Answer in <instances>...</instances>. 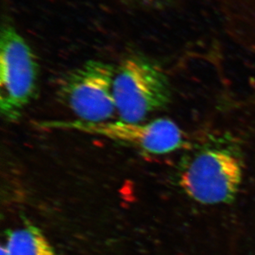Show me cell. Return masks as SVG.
<instances>
[{
    "instance_id": "obj_1",
    "label": "cell",
    "mask_w": 255,
    "mask_h": 255,
    "mask_svg": "<svg viewBox=\"0 0 255 255\" xmlns=\"http://www.w3.org/2000/svg\"><path fill=\"white\" fill-rule=\"evenodd\" d=\"M117 114L121 120L142 123L170 101L169 80L151 61L130 56L116 69L114 85Z\"/></svg>"
},
{
    "instance_id": "obj_3",
    "label": "cell",
    "mask_w": 255,
    "mask_h": 255,
    "mask_svg": "<svg viewBox=\"0 0 255 255\" xmlns=\"http://www.w3.org/2000/svg\"><path fill=\"white\" fill-rule=\"evenodd\" d=\"M38 64L18 31L5 25L0 41V112L8 122L18 120L36 90Z\"/></svg>"
},
{
    "instance_id": "obj_6",
    "label": "cell",
    "mask_w": 255,
    "mask_h": 255,
    "mask_svg": "<svg viewBox=\"0 0 255 255\" xmlns=\"http://www.w3.org/2000/svg\"><path fill=\"white\" fill-rule=\"evenodd\" d=\"M8 255H59L42 231L25 220L24 226L6 231Z\"/></svg>"
},
{
    "instance_id": "obj_4",
    "label": "cell",
    "mask_w": 255,
    "mask_h": 255,
    "mask_svg": "<svg viewBox=\"0 0 255 255\" xmlns=\"http://www.w3.org/2000/svg\"><path fill=\"white\" fill-rule=\"evenodd\" d=\"M116 69L104 60H89L63 78L59 94L78 120H112L117 113L114 93Z\"/></svg>"
},
{
    "instance_id": "obj_5",
    "label": "cell",
    "mask_w": 255,
    "mask_h": 255,
    "mask_svg": "<svg viewBox=\"0 0 255 255\" xmlns=\"http://www.w3.org/2000/svg\"><path fill=\"white\" fill-rule=\"evenodd\" d=\"M242 178L236 157L222 150L198 154L181 173L180 185L191 198L203 204L231 202Z\"/></svg>"
},
{
    "instance_id": "obj_2",
    "label": "cell",
    "mask_w": 255,
    "mask_h": 255,
    "mask_svg": "<svg viewBox=\"0 0 255 255\" xmlns=\"http://www.w3.org/2000/svg\"><path fill=\"white\" fill-rule=\"evenodd\" d=\"M36 126L46 130H70L98 135L152 154H168L180 149L183 144L180 128L168 118H158L148 123H129L121 119L99 123L78 119L47 120L38 122Z\"/></svg>"
},
{
    "instance_id": "obj_7",
    "label": "cell",
    "mask_w": 255,
    "mask_h": 255,
    "mask_svg": "<svg viewBox=\"0 0 255 255\" xmlns=\"http://www.w3.org/2000/svg\"><path fill=\"white\" fill-rule=\"evenodd\" d=\"M1 255H7V249L5 246H2L1 247Z\"/></svg>"
}]
</instances>
